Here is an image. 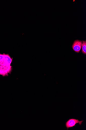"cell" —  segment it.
<instances>
[{
  "label": "cell",
  "instance_id": "6da1fadb",
  "mask_svg": "<svg viewBox=\"0 0 86 130\" xmlns=\"http://www.w3.org/2000/svg\"><path fill=\"white\" fill-rule=\"evenodd\" d=\"M13 60V58L9 54H0V75L6 76L11 73L12 68L11 64Z\"/></svg>",
  "mask_w": 86,
  "mask_h": 130
},
{
  "label": "cell",
  "instance_id": "7a4b0ae2",
  "mask_svg": "<svg viewBox=\"0 0 86 130\" xmlns=\"http://www.w3.org/2000/svg\"><path fill=\"white\" fill-rule=\"evenodd\" d=\"M83 121V120L79 121L78 119H70L66 122L65 125L67 130H68L69 128L75 126L77 124L81 125Z\"/></svg>",
  "mask_w": 86,
  "mask_h": 130
},
{
  "label": "cell",
  "instance_id": "3957f363",
  "mask_svg": "<svg viewBox=\"0 0 86 130\" xmlns=\"http://www.w3.org/2000/svg\"><path fill=\"white\" fill-rule=\"evenodd\" d=\"M82 41L77 40L74 42L72 45V48L76 52L79 53L81 49Z\"/></svg>",
  "mask_w": 86,
  "mask_h": 130
},
{
  "label": "cell",
  "instance_id": "277c9868",
  "mask_svg": "<svg viewBox=\"0 0 86 130\" xmlns=\"http://www.w3.org/2000/svg\"><path fill=\"white\" fill-rule=\"evenodd\" d=\"M82 52L84 54H86V41H82Z\"/></svg>",
  "mask_w": 86,
  "mask_h": 130
}]
</instances>
